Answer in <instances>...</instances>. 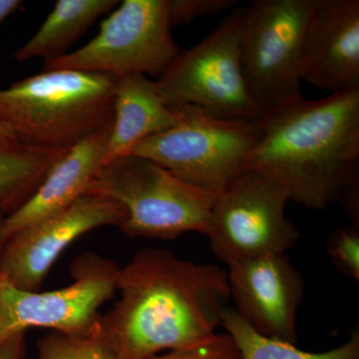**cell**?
<instances>
[{"label": "cell", "instance_id": "26", "mask_svg": "<svg viewBox=\"0 0 359 359\" xmlns=\"http://www.w3.org/2000/svg\"><path fill=\"white\" fill-rule=\"evenodd\" d=\"M6 215L4 214V212L1 211V210H0V223H1L2 222V219H4V218H6ZM1 245H0V250H1Z\"/></svg>", "mask_w": 359, "mask_h": 359}, {"label": "cell", "instance_id": "16", "mask_svg": "<svg viewBox=\"0 0 359 359\" xmlns=\"http://www.w3.org/2000/svg\"><path fill=\"white\" fill-rule=\"evenodd\" d=\"M67 151L30 145L0 134V210L8 216L20 209Z\"/></svg>", "mask_w": 359, "mask_h": 359}, {"label": "cell", "instance_id": "19", "mask_svg": "<svg viewBox=\"0 0 359 359\" xmlns=\"http://www.w3.org/2000/svg\"><path fill=\"white\" fill-rule=\"evenodd\" d=\"M36 359H116L100 327L88 335L51 332L37 342Z\"/></svg>", "mask_w": 359, "mask_h": 359}, {"label": "cell", "instance_id": "1", "mask_svg": "<svg viewBox=\"0 0 359 359\" xmlns=\"http://www.w3.org/2000/svg\"><path fill=\"white\" fill-rule=\"evenodd\" d=\"M116 292L100 320L116 359H149L210 339L231 301L226 271L156 248L138 250L120 266Z\"/></svg>", "mask_w": 359, "mask_h": 359}, {"label": "cell", "instance_id": "25", "mask_svg": "<svg viewBox=\"0 0 359 359\" xmlns=\"http://www.w3.org/2000/svg\"><path fill=\"white\" fill-rule=\"evenodd\" d=\"M0 134L6 135V136L14 137V136H13V135L9 133V132L7 131V130L6 128H4V126H1V125H0Z\"/></svg>", "mask_w": 359, "mask_h": 359}, {"label": "cell", "instance_id": "4", "mask_svg": "<svg viewBox=\"0 0 359 359\" xmlns=\"http://www.w3.org/2000/svg\"><path fill=\"white\" fill-rule=\"evenodd\" d=\"M87 194L121 204L120 231L130 238L173 240L187 233L207 235L218 196L182 181L153 161L126 155L104 164Z\"/></svg>", "mask_w": 359, "mask_h": 359}, {"label": "cell", "instance_id": "24", "mask_svg": "<svg viewBox=\"0 0 359 359\" xmlns=\"http://www.w3.org/2000/svg\"><path fill=\"white\" fill-rule=\"evenodd\" d=\"M22 4L20 0H0V25Z\"/></svg>", "mask_w": 359, "mask_h": 359}, {"label": "cell", "instance_id": "21", "mask_svg": "<svg viewBox=\"0 0 359 359\" xmlns=\"http://www.w3.org/2000/svg\"><path fill=\"white\" fill-rule=\"evenodd\" d=\"M149 359H243L235 340L226 332L186 348L168 351Z\"/></svg>", "mask_w": 359, "mask_h": 359}, {"label": "cell", "instance_id": "17", "mask_svg": "<svg viewBox=\"0 0 359 359\" xmlns=\"http://www.w3.org/2000/svg\"><path fill=\"white\" fill-rule=\"evenodd\" d=\"M118 4L117 0H59L37 32L15 52L14 58L27 61L42 57L46 61L65 55L73 42Z\"/></svg>", "mask_w": 359, "mask_h": 359}, {"label": "cell", "instance_id": "7", "mask_svg": "<svg viewBox=\"0 0 359 359\" xmlns=\"http://www.w3.org/2000/svg\"><path fill=\"white\" fill-rule=\"evenodd\" d=\"M243 13L244 9L233 11L202 42L181 51L156 80L169 107L196 106L228 121L261 119L241 67L238 41Z\"/></svg>", "mask_w": 359, "mask_h": 359}, {"label": "cell", "instance_id": "18", "mask_svg": "<svg viewBox=\"0 0 359 359\" xmlns=\"http://www.w3.org/2000/svg\"><path fill=\"white\" fill-rule=\"evenodd\" d=\"M222 327L235 340L243 359H359L358 327L346 341L325 353H308L290 342L257 334L233 308L224 311Z\"/></svg>", "mask_w": 359, "mask_h": 359}, {"label": "cell", "instance_id": "14", "mask_svg": "<svg viewBox=\"0 0 359 359\" xmlns=\"http://www.w3.org/2000/svg\"><path fill=\"white\" fill-rule=\"evenodd\" d=\"M113 122L69 149L32 198L0 223V245L16 231L62 211L86 195L102 168Z\"/></svg>", "mask_w": 359, "mask_h": 359}, {"label": "cell", "instance_id": "3", "mask_svg": "<svg viewBox=\"0 0 359 359\" xmlns=\"http://www.w3.org/2000/svg\"><path fill=\"white\" fill-rule=\"evenodd\" d=\"M116 88L110 74L43 70L0 89V125L26 144L69 150L113 122Z\"/></svg>", "mask_w": 359, "mask_h": 359}, {"label": "cell", "instance_id": "15", "mask_svg": "<svg viewBox=\"0 0 359 359\" xmlns=\"http://www.w3.org/2000/svg\"><path fill=\"white\" fill-rule=\"evenodd\" d=\"M177 121L176 109L164 102L155 81L142 74L117 77L114 119L104 164L128 154L137 144Z\"/></svg>", "mask_w": 359, "mask_h": 359}, {"label": "cell", "instance_id": "9", "mask_svg": "<svg viewBox=\"0 0 359 359\" xmlns=\"http://www.w3.org/2000/svg\"><path fill=\"white\" fill-rule=\"evenodd\" d=\"M167 4L168 0H125L101 23L91 41L45 61L43 70L159 78L182 51L172 36Z\"/></svg>", "mask_w": 359, "mask_h": 359}, {"label": "cell", "instance_id": "10", "mask_svg": "<svg viewBox=\"0 0 359 359\" xmlns=\"http://www.w3.org/2000/svg\"><path fill=\"white\" fill-rule=\"evenodd\" d=\"M287 202L278 182L245 170L215 201L205 235L214 254L230 264L292 249L301 233L285 216Z\"/></svg>", "mask_w": 359, "mask_h": 359}, {"label": "cell", "instance_id": "23", "mask_svg": "<svg viewBox=\"0 0 359 359\" xmlns=\"http://www.w3.org/2000/svg\"><path fill=\"white\" fill-rule=\"evenodd\" d=\"M26 353V334L14 335L0 346V359H25Z\"/></svg>", "mask_w": 359, "mask_h": 359}, {"label": "cell", "instance_id": "12", "mask_svg": "<svg viewBox=\"0 0 359 359\" xmlns=\"http://www.w3.org/2000/svg\"><path fill=\"white\" fill-rule=\"evenodd\" d=\"M228 266L236 313L257 334L294 344L304 282L290 257L285 252L264 255Z\"/></svg>", "mask_w": 359, "mask_h": 359}, {"label": "cell", "instance_id": "20", "mask_svg": "<svg viewBox=\"0 0 359 359\" xmlns=\"http://www.w3.org/2000/svg\"><path fill=\"white\" fill-rule=\"evenodd\" d=\"M327 252L335 268L354 282L359 280V228L341 226L328 236Z\"/></svg>", "mask_w": 359, "mask_h": 359}, {"label": "cell", "instance_id": "8", "mask_svg": "<svg viewBox=\"0 0 359 359\" xmlns=\"http://www.w3.org/2000/svg\"><path fill=\"white\" fill-rule=\"evenodd\" d=\"M119 264L94 252L73 259V282L49 292L21 290L0 275V346L11 337L41 327L88 335L100 327L99 309L112 299Z\"/></svg>", "mask_w": 359, "mask_h": 359}, {"label": "cell", "instance_id": "13", "mask_svg": "<svg viewBox=\"0 0 359 359\" xmlns=\"http://www.w3.org/2000/svg\"><path fill=\"white\" fill-rule=\"evenodd\" d=\"M302 79L332 94L359 89L358 0H313Z\"/></svg>", "mask_w": 359, "mask_h": 359}, {"label": "cell", "instance_id": "22", "mask_svg": "<svg viewBox=\"0 0 359 359\" xmlns=\"http://www.w3.org/2000/svg\"><path fill=\"white\" fill-rule=\"evenodd\" d=\"M235 4V0H168V20L173 28L204 16L223 13Z\"/></svg>", "mask_w": 359, "mask_h": 359}, {"label": "cell", "instance_id": "6", "mask_svg": "<svg viewBox=\"0 0 359 359\" xmlns=\"http://www.w3.org/2000/svg\"><path fill=\"white\" fill-rule=\"evenodd\" d=\"M313 0H256L241 22V67L255 105L263 116L302 95L304 32Z\"/></svg>", "mask_w": 359, "mask_h": 359}, {"label": "cell", "instance_id": "5", "mask_svg": "<svg viewBox=\"0 0 359 359\" xmlns=\"http://www.w3.org/2000/svg\"><path fill=\"white\" fill-rule=\"evenodd\" d=\"M175 109L173 127L141 141L127 155L153 161L185 183L219 196L245 171L261 137L259 120L228 121L196 106Z\"/></svg>", "mask_w": 359, "mask_h": 359}, {"label": "cell", "instance_id": "11", "mask_svg": "<svg viewBox=\"0 0 359 359\" xmlns=\"http://www.w3.org/2000/svg\"><path fill=\"white\" fill-rule=\"evenodd\" d=\"M126 219L116 201L86 194L69 207L16 231L0 250V275L21 290L37 292L59 257L89 231Z\"/></svg>", "mask_w": 359, "mask_h": 359}, {"label": "cell", "instance_id": "2", "mask_svg": "<svg viewBox=\"0 0 359 359\" xmlns=\"http://www.w3.org/2000/svg\"><path fill=\"white\" fill-rule=\"evenodd\" d=\"M259 128L245 169L275 180L295 204L325 209L359 181V89L294 97L262 116Z\"/></svg>", "mask_w": 359, "mask_h": 359}]
</instances>
